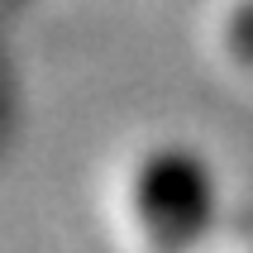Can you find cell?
Segmentation results:
<instances>
[{
    "mask_svg": "<svg viewBox=\"0 0 253 253\" xmlns=\"http://www.w3.org/2000/svg\"><path fill=\"white\" fill-rule=\"evenodd\" d=\"M220 186H215L211 163L186 148V143H163L134 163L129 177V211L134 225L168 253H182L201 244L215 225Z\"/></svg>",
    "mask_w": 253,
    "mask_h": 253,
    "instance_id": "1",
    "label": "cell"
},
{
    "mask_svg": "<svg viewBox=\"0 0 253 253\" xmlns=\"http://www.w3.org/2000/svg\"><path fill=\"white\" fill-rule=\"evenodd\" d=\"M225 48L239 57L244 67H253V0H244V5L229 10V19H225Z\"/></svg>",
    "mask_w": 253,
    "mask_h": 253,
    "instance_id": "2",
    "label": "cell"
}]
</instances>
